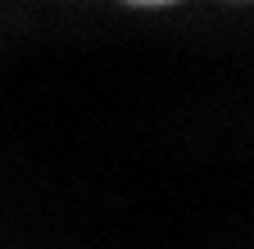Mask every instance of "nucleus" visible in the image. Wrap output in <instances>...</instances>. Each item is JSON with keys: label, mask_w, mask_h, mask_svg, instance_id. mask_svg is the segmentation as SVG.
Instances as JSON below:
<instances>
[{"label": "nucleus", "mask_w": 254, "mask_h": 249, "mask_svg": "<svg viewBox=\"0 0 254 249\" xmlns=\"http://www.w3.org/2000/svg\"><path fill=\"white\" fill-rule=\"evenodd\" d=\"M127 5H173V0H127Z\"/></svg>", "instance_id": "1"}]
</instances>
